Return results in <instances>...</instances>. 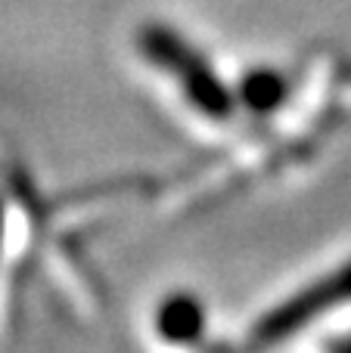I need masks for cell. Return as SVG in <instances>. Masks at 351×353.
I'll return each instance as SVG.
<instances>
[{"label":"cell","instance_id":"5b68a950","mask_svg":"<svg viewBox=\"0 0 351 353\" xmlns=\"http://www.w3.org/2000/svg\"><path fill=\"white\" fill-rule=\"evenodd\" d=\"M3 248H6V211H3V199H0V261H3Z\"/></svg>","mask_w":351,"mask_h":353},{"label":"cell","instance_id":"277c9868","mask_svg":"<svg viewBox=\"0 0 351 353\" xmlns=\"http://www.w3.org/2000/svg\"><path fill=\"white\" fill-rule=\"evenodd\" d=\"M243 103L252 112H267L286 97V78L271 68H261V72H252L240 87Z\"/></svg>","mask_w":351,"mask_h":353},{"label":"cell","instance_id":"6da1fadb","mask_svg":"<svg viewBox=\"0 0 351 353\" xmlns=\"http://www.w3.org/2000/svg\"><path fill=\"white\" fill-rule=\"evenodd\" d=\"M143 50L155 65L178 78L180 90L187 93L193 109L202 112L211 121H227L230 112H234V97L215 78L209 62L193 47H187L178 34H171V28H149L143 34Z\"/></svg>","mask_w":351,"mask_h":353},{"label":"cell","instance_id":"3957f363","mask_svg":"<svg viewBox=\"0 0 351 353\" xmlns=\"http://www.w3.org/2000/svg\"><path fill=\"white\" fill-rule=\"evenodd\" d=\"M155 325L171 341H193L202 332V307L190 294H174L162 304Z\"/></svg>","mask_w":351,"mask_h":353},{"label":"cell","instance_id":"7a4b0ae2","mask_svg":"<svg viewBox=\"0 0 351 353\" xmlns=\"http://www.w3.org/2000/svg\"><path fill=\"white\" fill-rule=\"evenodd\" d=\"M345 301H351V263H345L339 273L327 276L323 282H314L311 288L298 292L296 298H290L283 307L271 310L258 325H255L252 341L255 344H274V341H280V338L298 332L308 319L323 316L327 310L345 304Z\"/></svg>","mask_w":351,"mask_h":353}]
</instances>
